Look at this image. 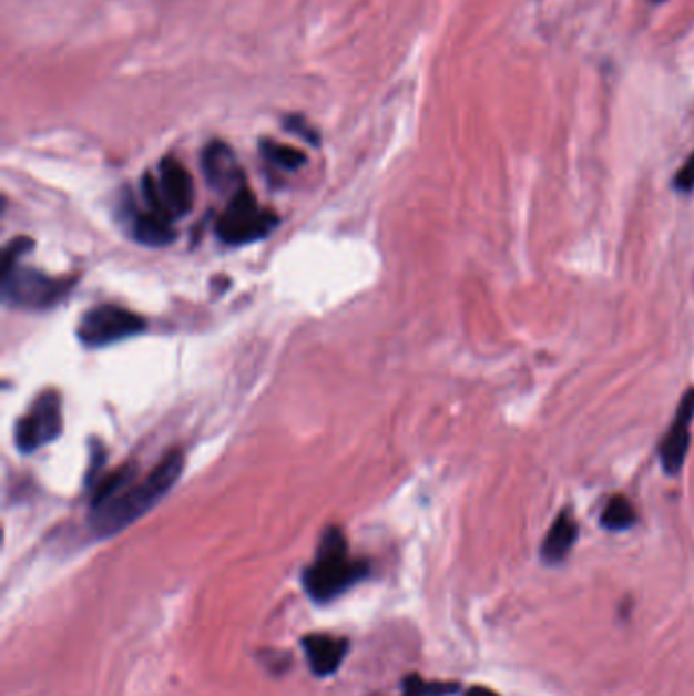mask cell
<instances>
[{"label": "cell", "instance_id": "9c48e42d", "mask_svg": "<svg viewBox=\"0 0 694 696\" xmlns=\"http://www.w3.org/2000/svg\"><path fill=\"white\" fill-rule=\"evenodd\" d=\"M160 194L163 206L172 218H184L194 208V180L182 163L165 157L160 163Z\"/></svg>", "mask_w": 694, "mask_h": 696}, {"label": "cell", "instance_id": "7a4b0ae2", "mask_svg": "<svg viewBox=\"0 0 694 696\" xmlns=\"http://www.w3.org/2000/svg\"><path fill=\"white\" fill-rule=\"evenodd\" d=\"M369 562L350 556L343 530L328 528L320 540L316 559L304 571V586L314 601L330 603L345 595L348 588L359 585L363 579L369 576Z\"/></svg>", "mask_w": 694, "mask_h": 696}, {"label": "cell", "instance_id": "e0dca14e", "mask_svg": "<svg viewBox=\"0 0 694 696\" xmlns=\"http://www.w3.org/2000/svg\"><path fill=\"white\" fill-rule=\"evenodd\" d=\"M33 247V240L29 237L13 238L4 250H2V272L11 269L14 265H19L21 257H25L27 253Z\"/></svg>", "mask_w": 694, "mask_h": 696}, {"label": "cell", "instance_id": "5bb4252c", "mask_svg": "<svg viewBox=\"0 0 694 696\" xmlns=\"http://www.w3.org/2000/svg\"><path fill=\"white\" fill-rule=\"evenodd\" d=\"M259 150L267 162L275 165V167H279V170H287V172H296V170L304 167L306 162H308L306 153H302L296 147L284 145V143L272 141V139H263Z\"/></svg>", "mask_w": 694, "mask_h": 696}, {"label": "cell", "instance_id": "52a82bcc", "mask_svg": "<svg viewBox=\"0 0 694 696\" xmlns=\"http://www.w3.org/2000/svg\"><path fill=\"white\" fill-rule=\"evenodd\" d=\"M694 420V387H688L681 398V403L674 413V420L669 426L666 434L660 440L657 454L662 471L669 477L681 474L682 467L691 450V423Z\"/></svg>", "mask_w": 694, "mask_h": 696}, {"label": "cell", "instance_id": "ac0fdd59", "mask_svg": "<svg viewBox=\"0 0 694 696\" xmlns=\"http://www.w3.org/2000/svg\"><path fill=\"white\" fill-rule=\"evenodd\" d=\"M672 187L678 194H691V192H694V151L688 155V160L682 163L681 170L674 175Z\"/></svg>", "mask_w": 694, "mask_h": 696}, {"label": "cell", "instance_id": "8992f818", "mask_svg": "<svg viewBox=\"0 0 694 696\" xmlns=\"http://www.w3.org/2000/svg\"><path fill=\"white\" fill-rule=\"evenodd\" d=\"M62 430V399L55 391H45L14 426V442L23 454H31L58 440Z\"/></svg>", "mask_w": 694, "mask_h": 696}, {"label": "cell", "instance_id": "3957f363", "mask_svg": "<svg viewBox=\"0 0 694 696\" xmlns=\"http://www.w3.org/2000/svg\"><path fill=\"white\" fill-rule=\"evenodd\" d=\"M277 224L279 216L269 208H263L255 194L243 186L231 196L228 206L216 221V235L231 247H243L269 237Z\"/></svg>", "mask_w": 694, "mask_h": 696}, {"label": "cell", "instance_id": "7c38bea8", "mask_svg": "<svg viewBox=\"0 0 694 696\" xmlns=\"http://www.w3.org/2000/svg\"><path fill=\"white\" fill-rule=\"evenodd\" d=\"M172 221L174 218L165 216L162 212H136L133 216V224H131V235L143 247L162 249V247L172 245L175 235H177Z\"/></svg>", "mask_w": 694, "mask_h": 696}, {"label": "cell", "instance_id": "2e32d148", "mask_svg": "<svg viewBox=\"0 0 694 696\" xmlns=\"http://www.w3.org/2000/svg\"><path fill=\"white\" fill-rule=\"evenodd\" d=\"M284 126H286L287 133H292V135H296V137L302 139V141H306V143H310L314 147H318L320 145V135H318V131L314 129V126L304 119V116H299V114H289L284 119Z\"/></svg>", "mask_w": 694, "mask_h": 696}, {"label": "cell", "instance_id": "8fae6325", "mask_svg": "<svg viewBox=\"0 0 694 696\" xmlns=\"http://www.w3.org/2000/svg\"><path fill=\"white\" fill-rule=\"evenodd\" d=\"M579 540V523L571 511H560L557 520L545 532L544 542L540 546V556L548 566H559L571 554L572 547Z\"/></svg>", "mask_w": 694, "mask_h": 696}, {"label": "cell", "instance_id": "ba28073f", "mask_svg": "<svg viewBox=\"0 0 694 696\" xmlns=\"http://www.w3.org/2000/svg\"><path fill=\"white\" fill-rule=\"evenodd\" d=\"M202 172L208 186L221 194H236L245 184V172L235 151L223 141H211L202 151Z\"/></svg>", "mask_w": 694, "mask_h": 696}, {"label": "cell", "instance_id": "30bf717a", "mask_svg": "<svg viewBox=\"0 0 694 696\" xmlns=\"http://www.w3.org/2000/svg\"><path fill=\"white\" fill-rule=\"evenodd\" d=\"M306 658L316 676H330L347 656L348 639L336 635L314 634L302 639Z\"/></svg>", "mask_w": 694, "mask_h": 696}, {"label": "cell", "instance_id": "9a60e30c", "mask_svg": "<svg viewBox=\"0 0 694 696\" xmlns=\"http://www.w3.org/2000/svg\"><path fill=\"white\" fill-rule=\"evenodd\" d=\"M457 690V684L435 683V680H423L422 676L411 674L404 683V695L401 696H448Z\"/></svg>", "mask_w": 694, "mask_h": 696}, {"label": "cell", "instance_id": "277c9868", "mask_svg": "<svg viewBox=\"0 0 694 696\" xmlns=\"http://www.w3.org/2000/svg\"><path fill=\"white\" fill-rule=\"evenodd\" d=\"M72 287V279L51 277L21 265L2 272V299L21 310H50L70 294Z\"/></svg>", "mask_w": 694, "mask_h": 696}, {"label": "cell", "instance_id": "ffe728a7", "mask_svg": "<svg viewBox=\"0 0 694 696\" xmlns=\"http://www.w3.org/2000/svg\"><path fill=\"white\" fill-rule=\"evenodd\" d=\"M652 2H654V4H660V2H666V0H652Z\"/></svg>", "mask_w": 694, "mask_h": 696}, {"label": "cell", "instance_id": "5b68a950", "mask_svg": "<svg viewBox=\"0 0 694 696\" xmlns=\"http://www.w3.org/2000/svg\"><path fill=\"white\" fill-rule=\"evenodd\" d=\"M145 326L147 323L135 311L114 304H100L82 316L78 326V338L88 348L111 347L141 335Z\"/></svg>", "mask_w": 694, "mask_h": 696}, {"label": "cell", "instance_id": "4fadbf2b", "mask_svg": "<svg viewBox=\"0 0 694 696\" xmlns=\"http://www.w3.org/2000/svg\"><path fill=\"white\" fill-rule=\"evenodd\" d=\"M637 520L640 518H637V510L633 508L632 499L621 493L608 499L599 518V522L608 532H627L637 523Z\"/></svg>", "mask_w": 694, "mask_h": 696}, {"label": "cell", "instance_id": "6da1fadb", "mask_svg": "<svg viewBox=\"0 0 694 696\" xmlns=\"http://www.w3.org/2000/svg\"><path fill=\"white\" fill-rule=\"evenodd\" d=\"M184 452L170 450L145 479L133 483V469L124 467L96 483L90 508V530L96 538H111L141 520L162 501L184 473Z\"/></svg>", "mask_w": 694, "mask_h": 696}, {"label": "cell", "instance_id": "d6986e66", "mask_svg": "<svg viewBox=\"0 0 694 696\" xmlns=\"http://www.w3.org/2000/svg\"><path fill=\"white\" fill-rule=\"evenodd\" d=\"M465 696H499L493 690H489V688H484V686H472L469 688Z\"/></svg>", "mask_w": 694, "mask_h": 696}]
</instances>
